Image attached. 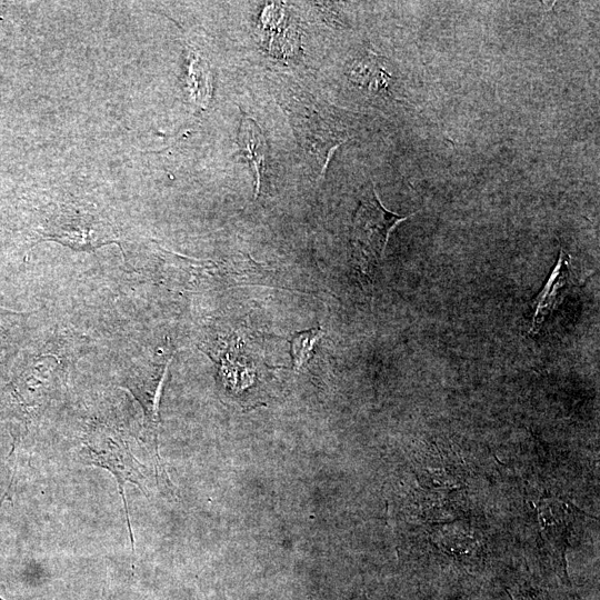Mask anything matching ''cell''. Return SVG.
I'll list each match as a JSON object with an SVG mask.
<instances>
[{
  "mask_svg": "<svg viewBox=\"0 0 600 600\" xmlns=\"http://www.w3.org/2000/svg\"><path fill=\"white\" fill-rule=\"evenodd\" d=\"M400 216L387 210L381 203L374 184L362 196L352 221L351 239L361 271L371 277L382 260L389 236L393 228L413 216Z\"/></svg>",
  "mask_w": 600,
  "mask_h": 600,
  "instance_id": "1",
  "label": "cell"
},
{
  "mask_svg": "<svg viewBox=\"0 0 600 600\" xmlns=\"http://www.w3.org/2000/svg\"><path fill=\"white\" fill-rule=\"evenodd\" d=\"M81 456L84 463L106 469L116 478L123 501L132 551H134L124 486L127 482L133 483L147 493L146 468L136 459L124 441L107 433H98L88 439L83 444Z\"/></svg>",
  "mask_w": 600,
  "mask_h": 600,
  "instance_id": "2",
  "label": "cell"
},
{
  "mask_svg": "<svg viewBox=\"0 0 600 600\" xmlns=\"http://www.w3.org/2000/svg\"><path fill=\"white\" fill-rule=\"evenodd\" d=\"M170 360L171 358L153 367L151 371L128 378L124 383L143 410L146 437L152 451L157 480L162 481L163 484H170V480L159 454V400Z\"/></svg>",
  "mask_w": 600,
  "mask_h": 600,
  "instance_id": "3",
  "label": "cell"
},
{
  "mask_svg": "<svg viewBox=\"0 0 600 600\" xmlns=\"http://www.w3.org/2000/svg\"><path fill=\"white\" fill-rule=\"evenodd\" d=\"M577 511L579 510L570 502L557 498L543 499L538 506L542 533L564 564V554Z\"/></svg>",
  "mask_w": 600,
  "mask_h": 600,
  "instance_id": "4",
  "label": "cell"
},
{
  "mask_svg": "<svg viewBox=\"0 0 600 600\" xmlns=\"http://www.w3.org/2000/svg\"><path fill=\"white\" fill-rule=\"evenodd\" d=\"M570 260V256L563 249H560L559 259L544 287L534 300L529 333H538L547 318L560 304L569 286Z\"/></svg>",
  "mask_w": 600,
  "mask_h": 600,
  "instance_id": "5",
  "label": "cell"
},
{
  "mask_svg": "<svg viewBox=\"0 0 600 600\" xmlns=\"http://www.w3.org/2000/svg\"><path fill=\"white\" fill-rule=\"evenodd\" d=\"M237 138L240 150L253 170L256 178L254 197H257L260 191L263 164L268 153L266 138L258 123L248 116H243L240 120Z\"/></svg>",
  "mask_w": 600,
  "mask_h": 600,
  "instance_id": "6",
  "label": "cell"
},
{
  "mask_svg": "<svg viewBox=\"0 0 600 600\" xmlns=\"http://www.w3.org/2000/svg\"><path fill=\"white\" fill-rule=\"evenodd\" d=\"M349 77L353 82L372 90H382L387 88L390 79V74L373 57H366V59H360L354 62Z\"/></svg>",
  "mask_w": 600,
  "mask_h": 600,
  "instance_id": "7",
  "label": "cell"
},
{
  "mask_svg": "<svg viewBox=\"0 0 600 600\" xmlns=\"http://www.w3.org/2000/svg\"><path fill=\"white\" fill-rule=\"evenodd\" d=\"M322 336L323 331L320 327H313L292 334L290 349L294 370H300L309 361L316 343Z\"/></svg>",
  "mask_w": 600,
  "mask_h": 600,
  "instance_id": "8",
  "label": "cell"
},
{
  "mask_svg": "<svg viewBox=\"0 0 600 600\" xmlns=\"http://www.w3.org/2000/svg\"><path fill=\"white\" fill-rule=\"evenodd\" d=\"M513 600H516V599H513ZM520 600H540V599L537 598L536 596L527 594V596L521 597Z\"/></svg>",
  "mask_w": 600,
  "mask_h": 600,
  "instance_id": "9",
  "label": "cell"
},
{
  "mask_svg": "<svg viewBox=\"0 0 600 600\" xmlns=\"http://www.w3.org/2000/svg\"><path fill=\"white\" fill-rule=\"evenodd\" d=\"M3 341V328L0 324V343Z\"/></svg>",
  "mask_w": 600,
  "mask_h": 600,
  "instance_id": "10",
  "label": "cell"
},
{
  "mask_svg": "<svg viewBox=\"0 0 600 600\" xmlns=\"http://www.w3.org/2000/svg\"><path fill=\"white\" fill-rule=\"evenodd\" d=\"M0 600H2V599L0 598Z\"/></svg>",
  "mask_w": 600,
  "mask_h": 600,
  "instance_id": "11",
  "label": "cell"
}]
</instances>
